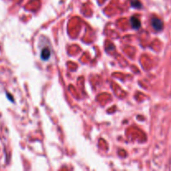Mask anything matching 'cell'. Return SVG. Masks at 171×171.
<instances>
[{
	"label": "cell",
	"instance_id": "1",
	"mask_svg": "<svg viewBox=\"0 0 171 171\" xmlns=\"http://www.w3.org/2000/svg\"><path fill=\"white\" fill-rule=\"evenodd\" d=\"M151 24H152V27L155 29L156 31H160L161 29H163V22L158 18H152Z\"/></svg>",
	"mask_w": 171,
	"mask_h": 171
},
{
	"label": "cell",
	"instance_id": "2",
	"mask_svg": "<svg viewBox=\"0 0 171 171\" xmlns=\"http://www.w3.org/2000/svg\"><path fill=\"white\" fill-rule=\"evenodd\" d=\"M51 53L49 48H44L41 52V58L43 60H48L50 58Z\"/></svg>",
	"mask_w": 171,
	"mask_h": 171
},
{
	"label": "cell",
	"instance_id": "3",
	"mask_svg": "<svg viewBox=\"0 0 171 171\" xmlns=\"http://www.w3.org/2000/svg\"><path fill=\"white\" fill-rule=\"evenodd\" d=\"M130 23H131V26L133 27L134 29H138L140 27V19L136 18V17H132L130 18Z\"/></svg>",
	"mask_w": 171,
	"mask_h": 171
},
{
	"label": "cell",
	"instance_id": "4",
	"mask_svg": "<svg viewBox=\"0 0 171 171\" xmlns=\"http://www.w3.org/2000/svg\"><path fill=\"white\" fill-rule=\"evenodd\" d=\"M130 3L133 8H140L142 7V4L140 2V0H130Z\"/></svg>",
	"mask_w": 171,
	"mask_h": 171
}]
</instances>
